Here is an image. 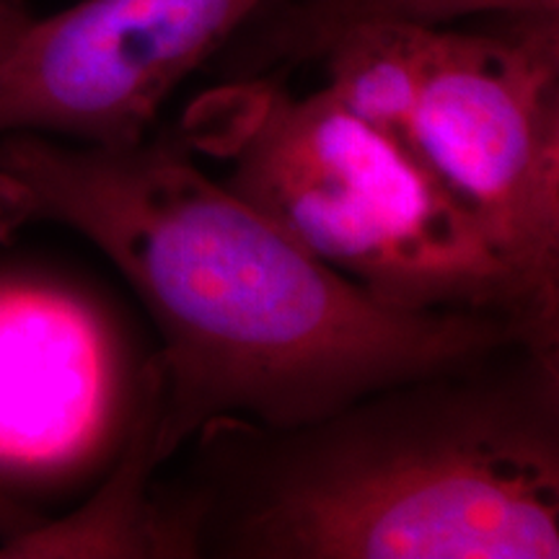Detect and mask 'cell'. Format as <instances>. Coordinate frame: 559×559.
<instances>
[{
  "instance_id": "6da1fadb",
  "label": "cell",
  "mask_w": 559,
  "mask_h": 559,
  "mask_svg": "<svg viewBox=\"0 0 559 559\" xmlns=\"http://www.w3.org/2000/svg\"><path fill=\"white\" fill-rule=\"evenodd\" d=\"M34 226L99 249L156 324L164 464L210 419L290 428L508 342L539 345L492 313L379 304L210 179L177 138L0 135V239Z\"/></svg>"
},
{
  "instance_id": "7a4b0ae2",
  "label": "cell",
  "mask_w": 559,
  "mask_h": 559,
  "mask_svg": "<svg viewBox=\"0 0 559 559\" xmlns=\"http://www.w3.org/2000/svg\"><path fill=\"white\" fill-rule=\"evenodd\" d=\"M185 449L156 495L187 559L559 557V347L508 342L290 428L210 419Z\"/></svg>"
},
{
  "instance_id": "3957f363",
  "label": "cell",
  "mask_w": 559,
  "mask_h": 559,
  "mask_svg": "<svg viewBox=\"0 0 559 559\" xmlns=\"http://www.w3.org/2000/svg\"><path fill=\"white\" fill-rule=\"evenodd\" d=\"M187 145L218 153L228 190L379 304L492 313L559 347V324L428 164L326 88L293 96L275 79L236 81L198 107Z\"/></svg>"
},
{
  "instance_id": "277c9868",
  "label": "cell",
  "mask_w": 559,
  "mask_h": 559,
  "mask_svg": "<svg viewBox=\"0 0 559 559\" xmlns=\"http://www.w3.org/2000/svg\"><path fill=\"white\" fill-rule=\"evenodd\" d=\"M412 148L559 324V13L425 29Z\"/></svg>"
},
{
  "instance_id": "5b68a950",
  "label": "cell",
  "mask_w": 559,
  "mask_h": 559,
  "mask_svg": "<svg viewBox=\"0 0 559 559\" xmlns=\"http://www.w3.org/2000/svg\"><path fill=\"white\" fill-rule=\"evenodd\" d=\"M270 0H81L0 52V135L132 145L164 102Z\"/></svg>"
},
{
  "instance_id": "8992f818",
  "label": "cell",
  "mask_w": 559,
  "mask_h": 559,
  "mask_svg": "<svg viewBox=\"0 0 559 559\" xmlns=\"http://www.w3.org/2000/svg\"><path fill=\"white\" fill-rule=\"evenodd\" d=\"M107 376L102 334L79 304L0 285V474L83 456L107 415Z\"/></svg>"
},
{
  "instance_id": "52a82bcc",
  "label": "cell",
  "mask_w": 559,
  "mask_h": 559,
  "mask_svg": "<svg viewBox=\"0 0 559 559\" xmlns=\"http://www.w3.org/2000/svg\"><path fill=\"white\" fill-rule=\"evenodd\" d=\"M132 412L117 466L99 492L75 513L39 521L0 544V557H135L187 559L171 515L156 495L160 370L153 358L140 368Z\"/></svg>"
},
{
  "instance_id": "ba28073f",
  "label": "cell",
  "mask_w": 559,
  "mask_h": 559,
  "mask_svg": "<svg viewBox=\"0 0 559 559\" xmlns=\"http://www.w3.org/2000/svg\"><path fill=\"white\" fill-rule=\"evenodd\" d=\"M559 13V0H270L249 21L236 81L260 79L275 68L321 60L342 34L368 24L451 26L469 16Z\"/></svg>"
},
{
  "instance_id": "9c48e42d",
  "label": "cell",
  "mask_w": 559,
  "mask_h": 559,
  "mask_svg": "<svg viewBox=\"0 0 559 559\" xmlns=\"http://www.w3.org/2000/svg\"><path fill=\"white\" fill-rule=\"evenodd\" d=\"M425 29L428 26L409 24L358 26L342 34L321 58L330 75L324 88L334 99L407 148H412Z\"/></svg>"
},
{
  "instance_id": "30bf717a",
  "label": "cell",
  "mask_w": 559,
  "mask_h": 559,
  "mask_svg": "<svg viewBox=\"0 0 559 559\" xmlns=\"http://www.w3.org/2000/svg\"><path fill=\"white\" fill-rule=\"evenodd\" d=\"M39 521V515H34L32 510H26L19 500H13L9 489L0 485V544L24 534V531L37 526Z\"/></svg>"
},
{
  "instance_id": "8fae6325",
  "label": "cell",
  "mask_w": 559,
  "mask_h": 559,
  "mask_svg": "<svg viewBox=\"0 0 559 559\" xmlns=\"http://www.w3.org/2000/svg\"><path fill=\"white\" fill-rule=\"evenodd\" d=\"M32 13L26 11V5H11V3H0V52L5 50V45L16 37L21 26L29 21Z\"/></svg>"
},
{
  "instance_id": "7c38bea8",
  "label": "cell",
  "mask_w": 559,
  "mask_h": 559,
  "mask_svg": "<svg viewBox=\"0 0 559 559\" xmlns=\"http://www.w3.org/2000/svg\"><path fill=\"white\" fill-rule=\"evenodd\" d=\"M0 3H11V5H24V0H0Z\"/></svg>"
}]
</instances>
